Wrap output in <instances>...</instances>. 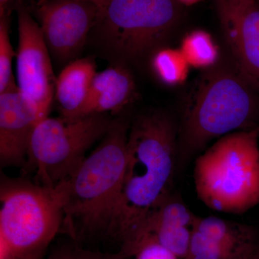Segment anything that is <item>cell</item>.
I'll list each match as a JSON object with an SVG mask.
<instances>
[{"instance_id": "6da1fadb", "label": "cell", "mask_w": 259, "mask_h": 259, "mask_svg": "<svg viewBox=\"0 0 259 259\" xmlns=\"http://www.w3.org/2000/svg\"><path fill=\"white\" fill-rule=\"evenodd\" d=\"M177 166L178 131L171 117L161 112L139 117L129 128L120 199L107 233L121 246L172 193Z\"/></svg>"}, {"instance_id": "7a4b0ae2", "label": "cell", "mask_w": 259, "mask_h": 259, "mask_svg": "<svg viewBox=\"0 0 259 259\" xmlns=\"http://www.w3.org/2000/svg\"><path fill=\"white\" fill-rule=\"evenodd\" d=\"M259 127V93L236 66H214L186 104L178 131V172L213 140Z\"/></svg>"}, {"instance_id": "3957f363", "label": "cell", "mask_w": 259, "mask_h": 259, "mask_svg": "<svg viewBox=\"0 0 259 259\" xmlns=\"http://www.w3.org/2000/svg\"><path fill=\"white\" fill-rule=\"evenodd\" d=\"M129 127L113 120L101 143L66 180L62 231L74 241L107 233L120 199Z\"/></svg>"}, {"instance_id": "277c9868", "label": "cell", "mask_w": 259, "mask_h": 259, "mask_svg": "<svg viewBox=\"0 0 259 259\" xmlns=\"http://www.w3.org/2000/svg\"><path fill=\"white\" fill-rule=\"evenodd\" d=\"M66 182L47 187L2 176L0 259H42L62 231Z\"/></svg>"}, {"instance_id": "5b68a950", "label": "cell", "mask_w": 259, "mask_h": 259, "mask_svg": "<svg viewBox=\"0 0 259 259\" xmlns=\"http://www.w3.org/2000/svg\"><path fill=\"white\" fill-rule=\"evenodd\" d=\"M197 197L209 209L243 214L259 204V127L218 139L194 162Z\"/></svg>"}, {"instance_id": "8992f818", "label": "cell", "mask_w": 259, "mask_h": 259, "mask_svg": "<svg viewBox=\"0 0 259 259\" xmlns=\"http://www.w3.org/2000/svg\"><path fill=\"white\" fill-rule=\"evenodd\" d=\"M112 122L105 114L48 116L32 133L24 170L34 175L37 184L56 187L74 173L89 148L106 135Z\"/></svg>"}, {"instance_id": "52a82bcc", "label": "cell", "mask_w": 259, "mask_h": 259, "mask_svg": "<svg viewBox=\"0 0 259 259\" xmlns=\"http://www.w3.org/2000/svg\"><path fill=\"white\" fill-rule=\"evenodd\" d=\"M176 0H108L99 11L107 45L129 59H143L157 50L176 26Z\"/></svg>"}, {"instance_id": "ba28073f", "label": "cell", "mask_w": 259, "mask_h": 259, "mask_svg": "<svg viewBox=\"0 0 259 259\" xmlns=\"http://www.w3.org/2000/svg\"><path fill=\"white\" fill-rule=\"evenodd\" d=\"M18 23L17 85L44 119L50 111L57 78L53 70L50 51L40 25L25 8H18Z\"/></svg>"}, {"instance_id": "9c48e42d", "label": "cell", "mask_w": 259, "mask_h": 259, "mask_svg": "<svg viewBox=\"0 0 259 259\" xmlns=\"http://www.w3.org/2000/svg\"><path fill=\"white\" fill-rule=\"evenodd\" d=\"M35 11L49 51L61 61L77 55L99 14L96 5L84 0H39Z\"/></svg>"}, {"instance_id": "30bf717a", "label": "cell", "mask_w": 259, "mask_h": 259, "mask_svg": "<svg viewBox=\"0 0 259 259\" xmlns=\"http://www.w3.org/2000/svg\"><path fill=\"white\" fill-rule=\"evenodd\" d=\"M216 5L234 66L259 93L258 1L216 0Z\"/></svg>"}, {"instance_id": "8fae6325", "label": "cell", "mask_w": 259, "mask_h": 259, "mask_svg": "<svg viewBox=\"0 0 259 259\" xmlns=\"http://www.w3.org/2000/svg\"><path fill=\"white\" fill-rule=\"evenodd\" d=\"M258 246L259 231L254 226L197 216L185 259H246Z\"/></svg>"}, {"instance_id": "7c38bea8", "label": "cell", "mask_w": 259, "mask_h": 259, "mask_svg": "<svg viewBox=\"0 0 259 259\" xmlns=\"http://www.w3.org/2000/svg\"><path fill=\"white\" fill-rule=\"evenodd\" d=\"M197 218L180 197L171 193L150 212L132 238L121 247L119 253L128 258L139 243L152 239L180 258L185 259Z\"/></svg>"}, {"instance_id": "4fadbf2b", "label": "cell", "mask_w": 259, "mask_h": 259, "mask_svg": "<svg viewBox=\"0 0 259 259\" xmlns=\"http://www.w3.org/2000/svg\"><path fill=\"white\" fill-rule=\"evenodd\" d=\"M42 119L18 85L0 93V163L2 167H24L29 142Z\"/></svg>"}, {"instance_id": "5bb4252c", "label": "cell", "mask_w": 259, "mask_h": 259, "mask_svg": "<svg viewBox=\"0 0 259 259\" xmlns=\"http://www.w3.org/2000/svg\"><path fill=\"white\" fill-rule=\"evenodd\" d=\"M136 97V84L128 70L111 66L94 78L83 115L119 113Z\"/></svg>"}, {"instance_id": "9a60e30c", "label": "cell", "mask_w": 259, "mask_h": 259, "mask_svg": "<svg viewBox=\"0 0 259 259\" xmlns=\"http://www.w3.org/2000/svg\"><path fill=\"white\" fill-rule=\"evenodd\" d=\"M97 73L96 63L91 58L76 59L65 66L56 78L54 95L61 116H83Z\"/></svg>"}, {"instance_id": "2e32d148", "label": "cell", "mask_w": 259, "mask_h": 259, "mask_svg": "<svg viewBox=\"0 0 259 259\" xmlns=\"http://www.w3.org/2000/svg\"><path fill=\"white\" fill-rule=\"evenodd\" d=\"M180 49L190 67L195 69H210L219 59V48L205 30H195L187 33Z\"/></svg>"}, {"instance_id": "e0dca14e", "label": "cell", "mask_w": 259, "mask_h": 259, "mask_svg": "<svg viewBox=\"0 0 259 259\" xmlns=\"http://www.w3.org/2000/svg\"><path fill=\"white\" fill-rule=\"evenodd\" d=\"M151 66L158 79L168 86H179L185 82L190 68L180 49L170 48L155 51Z\"/></svg>"}, {"instance_id": "ac0fdd59", "label": "cell", "mask_w": 259, "mask_h": 259, "mask_svg": "<svg viewBox=\"0 0 259 259\" xmlns=\"http://www.w3.org/2000/svg\"><path fill=\"white\" fill-rule=\"evenodd\" d=\"M0 15V93L17 85L13 73V61L17 54L10 37L9 12L1 10Z\"/></svg>"}, {"instance_id": "d6986e66", "label": "cell", "mask_w": 259, "mask_h": 259, "mask_svg": "<svg viewBox=\"0 0 259 259\" xmlns=\"http://www.w3.org/2000/svg\"><path fill=\"white\" fill-rule=\"evenodd\" d=\"M47 259H127L120 253H100L84 249L76 243H70L61 245L54 248Z\"/></svg>"}, {"instance_id": "ffe728a7", "label": "cell", "mask_w": 259, "mask_h": 259, "mask_svg": "<svg viewBox=\"0 0 259 259\" xmlns=\"http://www.w3.org/2000/svg\"><path fill=\"white\" fill-rule=\"evenodd\" d=\"M128 259H182L152 239H146L136 245Z\"/></svg>"}, {"instance_id": "44dd1931", "label": "cell", "mask_w": 259, "mask_h": 259, "mask_svg": "<svg viewBox=\"0 0 259 259\" xmlns=\"http://www.w3.org/2000/svg\"><path fill=\"white\" fill-rule=\"evenodd\" d=\"M84 1L90 2V3H93V4L96 5L98 8L99 11L101 10L104 8L105 5H106L107 2L108 0H84Z\"/></svg>"}, {"instance_id": "7402d4cb", "label": "cell", "mask_w": 259, "mask_h": 259, "mask_svg": "<svg viewBox=\"0 0 259 259\" xmlns=\"http://www.w3.org/2000/svg\"><path fill=\"white\" fill-rule=\"evenodd\" d=\"M176 1L177 3H181V4L191 6V5L197 4L202 0H176Z\"/></svg>"}, {"instance_id": "603a6c76", "label": "cell", "mask_w": 259, "mask_h": 259, "mask_svg": "<svg viewBox=\"0 0 259 259\" xmlns=\"http://www.w3.org/2000/svg\"><path fill=\"white\" fill-rule=\"evenodd\" d=\"M246 259H259V246L254 250V252Z\"/></svg>"}, {"instance_id": "cb8c5ba5", "label": "cell", "mask_w": 259, "mask_h": 259, "mask_svg": "<svg viewBox=\"0 0 259 259\" xmlns=\"http://www.w3.org/2000/svg\"><path fill=\"white\" fill-rule=\"evenodd\" d=\"M11 0H0V9L3 10L5 8L6 5Z\"/></svg>"}, {"instance_id": "d4e9b609", "label": "cell", "mask_w": 259, "mask_h": 259, "mask_svg": "<svg viewBox=\"0 0 259 259\" xmlns=\"http://www.w3.org/2000/svg\"><path fill=\"white\" fill-rule=\"evenodd\" d=\"M255 1H258V0H255Z\"/></svg>"}]
</instances>
